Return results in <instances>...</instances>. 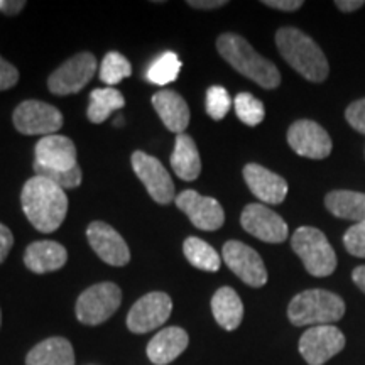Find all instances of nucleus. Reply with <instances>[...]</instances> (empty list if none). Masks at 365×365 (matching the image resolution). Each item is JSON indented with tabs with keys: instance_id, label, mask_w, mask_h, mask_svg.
<instances>
[{
	"instance_id": "obj_41",
	"label": "nucleus",
	"mask_w": 365,
	"mask_h": 365,
	"mask_svg": "<svg viewBox=\"0 0 365 365\" xmlns=\"http://www.w3.org/2000/svg\"><path fill=\"white\" fill-rule=\"evenodd\" d=\"M352 279H354L355 284H357L359 289L365 294V266H359V267L354 269Z\"/></svg>"
},
{
	"instance_id": "obj_37",
	"label": "nucleus",
	"mask_w": 365,
	"mask_h": 365,
	"mask_svg": "<svg viewBox=\"0 0 365 365\" xmlns=\"http://www.w3.org/2000/svg\"><path fill=\"white\" fill-rule=\"evenodd\" d=\"M264 6L271 7V9H277V11L282 12H294L299 11L303 7V0H264Z\"/></svg>"
},
{
	"instance_id": "obj_15",
	"label": "nucleus",
	"mask_w": 365,
	"mask_h": 365,
	"mask_svg": "<svg viewBox=\"0 0 365 365\" xmlns=\"http://www.w3.org/2000/svg\"><path fill=\"white\" fill-rule=\"evenodd\" d=\"M175 203L200 230L213 232L225 223V212L212 196H202L195 190H185L176 196Z\"/></svg>"
},
{
	"instance_id": "obj_30",
	"label": "nucleus",
	"mask_w": 365,
	"mask_h": 365,
	"mask_svg": "<svg viewBox=\"0 0 365 365\" xmlns=\"http://www.w3.org/2000/svg\"><path fill=\"white\" fill-rule=\"evenodd\" d=\"M234 105L239 120L249 127L259 125L266 117L264 103L259 98H255L252 93H247V91H242V93L237 95Z\"/></svg>"
},
{
	"instance_id": "obj_21",
	"label": "nucleus",
	"mask_w": 365,
	"mask_h": 365,
	"mask_svg": "<svg viewBox=\"0 0 365 365\" xmlns=\"http://www.w3.org/2000/svg\"><path fill=\"white\" fill-rule=\"evenodd\" d=\"M68 261V252L61 244L53 240L33 242L26 249L24 264L29 271L36 274H46L58 271Z\"/></svg>"
},
{
	"instance_id": "obj_32",
	"label": "nucleus",
	"mask_w": 365,
	"mask_h": 365,
	"mask_svg": "<svg viewBox=\"0 0 365 365\" xmlns=\"http://www.w3.org/2000/svg\"><path fill=\"white\" fill-rule=\"evenodd\" d=\"M207 113L213 120H222L232 107V100L223 86H210L207 90Z\"/></svg>"
},
{
	"instance_id": "obj_17",
	"label": "nucleus",
	"mask_w": 365,
	"mask_h": 365,
	"mask_svg": "<svg viewBox=\"0 0 365 365\" xmlns=\"http://www.w3.org/2000/svg\"><path fill=\"white\" fill-rule=\"evenodd\" d=\"M34 163L49 170L70 171L78 166L76 161V148L70 137L65 135H46L36 144Z\"/></svg>"
},
{
	"instance_id": "obj_42",
	"label": "nucleus",
	"mask_w": 365,
	"mask_h": 365,
	"mask_svg": "<svg viewBox=\"0 0 365 365\" xmlns=\"http://www.w3.org/2000/svg\"><path fill=\"white\" fill-rule=\"evenodd\" d=\"M0 325H2V312H0Z\"/></svg>"
},
{
	"instance_id": "obj_6",
	"label": "nucleus",
	"mask_w": 365,
	"mask_h": 365,
	"mask_svg": "<svg viewBox=\"0 0 365 365\" xmlns=\"http://www.w3.org/2000/svg\"><path fill=\"white\" fill-rule=\"evenodd\" d=\"M122 303L120 287L113 282H98L80 294L76 301V318L83 325H100L117 312Z\"/></svg>"
},
{
	"instance_id": "obj_11",
	"label": "nucleus",
	"mask_w": 365,
	"mask_h": 365,
	"mask_svg": "<svg viewBox=\"0 0 365 365\" xmlns=\"http://www.w3.org/2000/svg\"><path fill=\"white\" fill-rule=\"evenodd\" d=\"M132 168H134L137 178L143 181L148 193L154 202L159 205L171 203L175 196V182H173L170 173L154 156L135 150L132 154Z\"/></svg>"
},
{
	"instance_id": "obj_36",
	"label": "nucleus",
	"mask_w": 365,
	"mask_h": 365,
	"mask_svg": "<svg viewBox=\"0 0 365 365\" xmlns=\"http://www.w3.org/2000/svg\"><path fill=\"white\" fill-rule=\"evenodd\" d=\"M12 245H14L12 232L9 230V227L4 225V223H0V264L7 259Z\"/></svg>"
},
{
	"instance_id": "obj_27",
	"label": "nucleus",
	"mask_w": 365,
	"mask_h": 365,
	"mask_svg": "<svg viewBox=\"0 0 365 365\" xmlns=\"http://www.w3.org/2000/svg\"><path fill=\"white\" fill-rule=\"evenodd\" d=\"M182 252L191 266L202 271L217 272L222 266V257L217 250L198 237H188L182 244Z\"/></svg>"
},
{
	"instance_id": "obj_40",
	"label": "nucleus",
	"mask_w": 365,
	"mask_h": 365,
	"mask_svg": "<svg viewBox=\"0 0 365 365\" xmlns=\"http://www.w3.org/2000/svg\"><path fill=\"white\" fill-rule=\"evenodd\" d=\"M335 6L341 12H355L360 7H364L365 2L364 0H339V2H335Z\"/></svg>"
},
{
	"instance_id": "obj_19",
	"label": "nucleus",
	"mask_w": 365,
	"mask_h": 365,
	"mask_svg": "<svg viewBox=\"0 0 365 365\" xmlns=\"http://www.w3.org/2000/svg\"><path fill=\"white\" fill-rule=\"evenodd\" d=\"M188 344V333L182 328H164V330L158 331L148 344V357L156 365H168L185 352Z\"/></svg>"
},
{
	"instance_id": "obj_12",
	"label": "nucleus",
	"mask_w": 365,
	"mask_h": 365,
	"mask_svg": "<svg viewBox=\"0 0 365 365\" xmlns=\"http://www.w3.org/2000/svg\"><path fill=\"white\" fill-rule=\"evenodd\" d=\"M173 301L163 291H154L137 299L127 314V328L132 333H148L158 330L171 317Z\"/></svg>"
},
{
	"instance_id": "obj_16",
	"label": "nucleus",
	"mask_w": 365,
	"mask_h": 365,
	"mask_svg": "<svg viewBox=\"0 0 365 365\" xmlns=\"http://www.w3.org/2000/svg\"><path fill=\"white\" fill-rule=\"evenodd\" d=\"M86 239L105 264L122 267L130 261V250L115 228L105 222H93L86 228Z\"/></svg>"
},
{
	"instance_id": "obj_28",
	"label": "nucleus",
	"mask_w": 365,
	"mask_h": 365,
	"mask_svg": "<svg viewBox=\"0 0 365 365\" xmlns=\"http://www.w3.org/2000/svg\"><path fill=\"white\" fill-rule=\"evenodd\" d=\"M180 70H181V61L180 58H178V54L173 51H166L148 68L145 76H148L150 83L164 86L178 78Z\"/></svg>"
},
{
	"instance_id": "obj_14",
	"label": "nucleus",
	"mask_w": 365,
	"mask_h": 365,
	"mask_svg": "<svg viewBox=\"0 0 365 365\" xmlns=\"http://www.w3.org/2000/svg\"><path fill=\"white\" fill-rule=\"evenodd\" d=\"M240 223L247 234L267 244H281L289 235L284 218L261 203L247 205L240 215Z\"/></svg>"
},
{
	"instance_id": "obj_24",
	"label": "nucleus",
	"mask_w": 365,
	"mask_h": 365,
	"mask_svg": "<svg viewBox=\"0 0 365 365\" xmlns=\"http://www.w3.org/2000/svg\"><path fill=\"white\" fill-rule=\"evenodd\" d=\"M212 313L223 330L234 331L240 327L244 318V303L232 287L223 286L213 294Z\"/></svg>"
},
{
	"instance_id": "obj_35",
	"label": "nucleus",
	"mask_w": 365,
	"mask_h": 365,
	"mask_svg": "<svg viewBox=\"0 0 365 365\" xmlns=\"http://www.w3.org/2000/svg\"><path fill=\"white\" fill-rule=\"evenodd\" d=\"M19 81V71L17 68L0 56V91L12 88Z\"/></svg>"
},
{
	"instance_id": "obj_34",
	"label": "nucleus",
	"mask_w": 365,
	"mask_h": 365,
	"mask_svg": "<svg viewBox=\"0 0 365 365\" xmlns=\"http://www.w3.org/2000/svg\"><path fill=\"white\" fill-rule=\"evenodd\" d=\"M345 118L355 130L365 134V98L350 103L345 110Z\"/></svg>"
},
{
	"instance_id": "obj_26",
	"label": "nucleus",
	"mask_w": 365,
	"mask_h": 365,
	"mask_svg": "<svg viewBox=\"0 0 365 365\" xmlns=\"http://www.w3.org/2000/svg\"><path fill=\"white\" fill-rule=\"evenodd\" d=\"M124 105V95L117 88H97L90 93V105L86 115L93 124H102L110 117L112 112L120 110Z\"/></svg>"
},
{
	"instance_id": "obj_13",
	"label": "nucleus",
	"mask_w": 365,
	"mask_h": 365,
	"mask_svg": "<svg viewBox=\"0 0 365 365\" xmlns=\"http://www.w3.org/2000/svg\"><path fill=\"white\" fill-rule=\"evenodd\" d=\"M287 144L298 156L325 159L330 156L333 143L328 132L314 120L301 118L287 129Z\"/></svg>"
},
{
	"instance_id": "obj_18",
	"label": "nucleus",
	"mask_w": 365,
	"mask_h": 365,
	"mask_svg": "<svg viewBox=\"0 0 365 365\" xmlns=\"http://www.w3.org/2000/svg\"><path fill=\"white\" fill-rule=\"evenodd\" d=\"M244 180L249 190L264 203L279 205L286 200L287 181L261 164H247L244 168Z\"/></svg>"
},
{
	"instance_id": "obj_39",
	"label": "nucleus",
	"mask_w": 365,
	"mask_h": 365,
	"mask_svg": "<svg viewBox=\"0 0 365 365\" xmlns=\"http://www.w3.org/2000/svg\"><path fill=\"white\" fill-rule=\"evenodd\" d=\"M188 6L195 9H203V11H212V9H220L227 6L225 0H188Z\"/></svg>"
},
{
	"instance_id": "obj_31",
	"label": "nucleus",
	"mask_w": 365,
	"mask_h": 365,
	"mask_svg": "<svg viewBox=\"0 0 365 365\" xmlns=\"http://www.w3.org/2000/svg\"><path fill=\"white\" fill-rule=\"evenodd\" d=\"M34 171L38 176L48 178L49 181H53L54 185H58L63 190H71L81 185V170L80 166L73 168L70 171H58V170H49V168L41 166V164L34 163Z\"/></svg>"
},
{
	"instance_id": "obj_8",
	"label": "nucleus",
	"mask_w": 365,
	"mask_h": 365,
	"mask_svg": "<svg viewBox=\"0 0 365 365\" xmlns=\"http://www.w3.org/2000/svg\"><path fill=\"white\" fill-rule=\"evenodd\" d=\"M95 71H97V58L91 53H78L49 75L48 88L59 97L78 93L90 83Z\"/></svg>"
},
{
	"instance_id": "obj_25",
	"label": "nucleus",
	"mask_w": 365,
	"mask_h": 365,
	"mask_svg": "<svg viewBox=\"0 0 365 365\" xmlns=\"http://www.w3.org/2000/svg\"><path fill=\"white\" fill-rule=\"evenodd\" d=\"M325 207L331 215L344 220L364 222L365 220V193L349 190L330 191L325 196Z\"/></svg>"
},
{
	"instance_id": "obj_23",
	"label": "nucleus",
	"mask_w": 365,
	"mask_h": 365,
	"mask_svg": "<svg viewBox=\"0 0 365 365\" xmlns=\"http://www.w3.org/2000/svg\"><path fill=\"white\" fill-rule=\"evenodd\" d=\"M26 365H75V352L66 339L51 336L31 349Z\"/></svg>"
},
{
	"instance_id": "obj_29",
	"label": "nucleus",
	"mask_w": 365,
	"mask_h": 365,
	"mask_svg": "<svg viewBox=\"0 0 365 365\" xmlns=\"http://www.w3.org/2000/svg\"><path fill=\"white\" fill-rule=\"evenodd\" d=\"M130 75H132L130 61L124 56V54L117 51H110L105 54L102 65H100V80H102L105 85L113 86L120 83L122 80Z\"/></svg>"
},
{
	"instance_id": "obj_10",
	"label": "nucleus",
	"mask_w": 365,
	"mask_h": 365,
	"mask_svg": "<svg viewBox=\"0 0 365 365\" xmlns=\"http://www.w3.org/2000/svg\"><path fill=\"white\" fill-rule=\"evenodd\" d=\"M222 257L232 272L250 287H262L267 282V269L262 257L252 247L239 240L223 245Z\"/></svg>"
},
{
	"instance_id": "obj_33",
	"label": "nucleus",
	"mask_w": 365,
	"mask_h": 365,
	"mask_svg": "<svg viewBox=\"0 0 365 365\" xmlns=\"http://www.w3.org/2000/svg\"><path fill=\"white\" fill-rule=\"evenodd\" d=\"M344 245L349 254L365 259V220L355 223L345 232Z\"/></svg>"
},
{
	"instance_id": "obj_4",
	"label": "nucleus",
	"mask_w": 365,
	"mask_h": 365,
	"mask_svg": "<svg viewBox=\"0 0 365 365\" xmlns=\"http://www.w3.org/2000/svg\"><path fill=\"white\" fill-rule=\"evenodd\" d=\"M345 301L327 289H307L296 294L287 307V318L294 327L333 325L344 318Z\"/></svg>"
},
{
	"instance_id": "obj_5",
	"label": "nucleus",
	"mask_w": 365,
	"mask_h": 365,
	"mask_svg": "<svg viewBox=\"0 0 365 365\" xmlns=\"http://www.w3.org/2000/svg\"><path fill=\"white\" fill-rule=\"evenodd\" d=\"M291 247L312 276L327 277L335 272L336 254L327 235L318 228L299 227L291 237Z\"/></svg>"
},
{
	"instance_id": "obj_20",
	"label": "nucleus",
	"mask_w": 365,
	"mask_h": 365,
	"mask_svg": "<svg viewBox=\"0 0 365 365\" xmlns=\"http://www.w3.org/2000/svg\"><path fill=\"white\" fill-rule=\"evenodd\" d=\"M153 105L168 130L176 135L185 134V129L190 125V108L178 91L159 90L153 97Z\"/></svg>"
},
{
	"instance_id": "obj_38",
	"label": "nucleus",
	"mask_w": 365,
	"mask_h": 365,
	"mask_svg": "<svg viewBox=\"0 0 365 365\" xmlns=\"http://www.w3.org/2000/svg\"><path fill=\"white\" fill-rule=\"evenodd\" d=\"M24 6L26 2H21V0H0V11L7 16H16L24 9Z\"/></svg>"
},
{
	"instance_id": "obj_1",
	"label": "nucleus",
	"mask_w": 365,
	"mask_h": 365,
	"mask_svg": "<svg viewBox=\"0 0 365 365\" xmlns=\"http://www.w3.org/2000/svg\"><path fill=\"white\" fill-rule=\"evenodd\" d=\"M21 203L27 220L41 234H51L65 222L68 196L65 190L43 176H33L26 181L21 193Z\"/></svg>"
},
{
	"instance_id": "obj_7",
	"label": "nucleus",
	"mask_w": 365,
	"mask_h": 365,
	"mask_svg": "<svg viewBox=\"0 0 365 365\" xmlns=\"http://www.w3.org/2000/svg\"><path fill=\"white\" fill-rule=\"evenodd\" d=\"M12 122L24 135H53L63 127V113L41 100H26L14 110Z\"/></svg>"
},
{
	"instance_id": "obj_22",
	"label": "nucleus",
	"mask_w": 365,
	"mask_h": 365,
	"mask_svg": "<svg viewBox=\"0 0 365 365\" xmlns=\"http://www.w3.org/2000/svg\"><path fill=\"white\" fill-rule=\"evenodd\" d=\"M171 168L178 178L182 181L198 180L202 173V159H200L198 148H196L193 137L188 134H178L175 150L171 154Z\"/></svg>"
},
{
	"instance_id": "obj_9",
	"label": "nucleus",
	"mask_w": 365,
	"mask_h": 365,
	"mask_svg": "<svg viewBox=\"0 0 365 365\" xmlns=\"http://www.w3.org/2000/svg\"><path fill=\"white\" fill-rule=\"evenodd\" d=\"M345 335L333 325L312 327L301 335L299 354L308 365H323L345 349Z\"/></svg>"
},
{
	"instance_id": "obj_2",
	"label": "nucleus",
	"mask_w": 365,
	"mask_h": 365,
	"mask_svg": "<svg viewBox=\"0 0 365 365\" xmlns=\"http://www.w3.org/2000/svg\"><path fill=\"white\" fill-rule=\"evenodd\" d=\"M276 46L281 56L303 78L313 83H322L328 78L330 66L323 49L296 27H281L276 33Z\"/></svg>"
},
{
	"instance_id": "obj_3",
	"label": "nucleus",
	"mask_w": 365,
	"mask_h": 365,
	"mask_svg": "<svg viewBox=\"0 0 365 365\" xmlns=\"http://www.w3.org/2000/svg\"><path fill=\"white\" fill-rule=\"evenodd\" d=\"M220 56L245 78L252 80L262 88L272 90L281 83V73L272 61L261 56L247 39L239 34L225 33L217 39Z\"/></svg>"
}]
</instances>
